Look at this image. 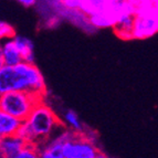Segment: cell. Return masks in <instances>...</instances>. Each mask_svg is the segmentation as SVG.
Masks as SVG:
<instances>
[{"mask_svg": "<svg viewBox=\"0 0 158 158\" xmlns=\"http://www.w3.org/2000/svg\"><path fill=\"white\" fill-rule=\"evenodd\" d=\"M10 91H26L44 98V77L34 63L20 62L17 65H0V94Z\"/></svg>", "mask_w": 158, "mask_h": 158, "instance_id": "obj_1", "label": "cell"}, {"mask_svg": "<svg viewBox=\"0 0 158 158\" xmlns=\"http://www.w3.org/2000/svg\"><path fill=\"white\" fill-rule=\"evenodd\" d=\"M26 121L33 133L34 140L38 146H41L53 137L54 133L62 126L60 118L43 102L39 103L33 108Z\"/></svg>", "mask_w": 158, "mask_h": 158, "instance_id": "obj_2", "label": "cell"}, {"mask_svg": "<svg viewBox=\"0 0 158 158\" xmlns=\"http://www.w3.org/2000/svg\"><path fill=\"white\" fill-rule=\"evenodd\" d=\"M42 100V96L26 91H10L0 94V111L11 114L23 122Z\"/></svg>", "mask_w": 158, "mask_h": 158, "instance_id": "obj_3", "label": "cell"}, {"mask_svg": "<svg viewBox=\"0 0 158 158\" xmlns=\"http://www.w3.org/2000/svg\"><path fill=\"white\" fill-rule=\"evenodd\" d=\"M158 33V9L154 2L139 6L135 13L134 39L144 40Z\"/></svg>", "mask_w": 158, "mask_h": 158, "instance_id": "obj_4", "label": "cell"}, {"mask_svg": "<svg viewBox=\"0 0 158 158\" xmlns=\"http://www.w3.org/2000/svg\"><path fill=\"white\" fill-rule=\"evenodd\" d=\"M64 158H101L105 155L101 154L98 148L86 135L75 133L71 139L63 146Z\"/></svg>", "mask_w": 158, "mask_h": 158, "instance_id": "obj_5", "label": "cell"}, {"mask_svg": "<svg viewBox=\"0 0 158 158\" xmlns=\"http://www.w3.org/2000/svg\"><path fill=\"white\" fill-rule=\"evenodd\" d=\"M77 132L63 131L56 136L51 137L44 144L39 146V157L41 158H64L63 146L69 139H71Z\"/></svg>", "mask_w": 158, "mask_h": 158, "instance_id": "obj_6", "label": "cell"}, {"mask_svg": "<svg viewBox=\"0 0 158 158\" xmlns=\"http://www.w3.org/2000/svg\"><path fill=\"white\" fill-rule=\"evenodd\" d=\"M134 22H135V8L128 1L126 5L125 11L122 13L114 24V33L122 40H132L134 39Z\"/></svg>", "mask_w": 158, "mask_h": 158, "instance_id": "obj_7", "label": "cell"}, {"mask_svg": "<svg viewBox=\"0 0 158 158\" xmlns=\"http://www.w3.org/2000/svg\"><path fill=\"white\" fill-rule=\"evenodd\" d=\"M27 142L18 135L0 138V157L2 158H18Z\"/></svg>", "mask_w": 158, "mask_h": 158, "instance_id": "obj_8", "label": "cell"}, {"mask_svg": "<svg viewBox=\"0 0 158 158\" xmlns=\"http://www.w3.org/2000/svg\"><path fill=\"white\" fill-rule=\"evenodd\" d=\"M22 56L19 52L15 40L8 39L1 45L0 50V65H17L22 62Z\"/></svg>", "mask_w": 158, "mask_h": 158, "instance_id": "obj_9", "label": "cell"}, {"mask_svg": "<svg viewBox=\"0 0 158 158\" xmlns=\"http://www.w3.org/2000/svg\"><path fill=\"white\" fill-rule=\"evenodd\" d=\"M22 121L16 116L0 111V138L16 135L21 126Z\"/></svg>", "mask_w": 158, "mask_h": 158, "instance_id": "obj_10", "label": "cell"}, {"mask_svg": "<svg viewBox=\"0 0 158 158\" xmlns=\"http://www.w3.org/2000/svg\"><path fill=\"white\" fill-rule=\"evenodd\" d=\"M89 21L95 29H105V28H113L114 24L116 23V19L107 10L103 9L89 17Z\"/></svg>", "mask_w": 158, "mask_h": 158, "instance_id": "obj_11", "label": "cell"}, {"mask_svg": "<svg viewBox=\"0 0 158 158\" xmlns=\"http://www.w3.org/2000/svg\"><path fill=\"white\" fill-rule=\"evenodd\" d=\"M13 40L16 42L19 52L21 54L22 60L28 63H34V49L31 40L21 37V35H16Z\"/></svg>", "mask_w": 158, "mask_h": 158, "instance_id": "obj_12", "label": "cell"}, {"mask_svg": "<svg viewBox=\"0 0 158 158\" xmlns=\"http://www.w3.org/2000/svg\"><path fill=\"white\" fill-rule=\"evenodd\" d=\"M105 8V0H80L79 10L87 17Z\"/></svg>", "mask_w": 158, "mask_h": 158, "instance_id": "obj_13", "label": "cell"}, {"mask_svg": "<svg viewBox=\"0 0 158 158\" xmlns=\"http://www.w3.org/2000/svg\"><path fill=\"white\" fill-rule=\"evenodd\" d=\"M129 0H105V10H107L116 19L119 18L122 13L125 11L126 5Z\"/></svg>", "mask_w": 158, "mask_h": 158, "instance_id": "obj_14", "label": "cell"}, {"mask_svg": "<svg viewBox=\"0 0 158 158\" xmlns=\"http://www.w3.org/2000/svg\"><path fill=\"white\" fill-rule=\"evenodd\" d=\"M64 119H65L66 124L69 125V127L77 133H82L83 132V125H82L81 121H80L79 116L74 113L73 111H66L64 113Z\"/></svg>", "mask_w": 158, "mask_h": 158, "instance_id": "obj_15", "label": "cell"}, {"mask_svg": "<svg viewBox=\"0 0 158 158\" xmlns=\"http://www.w3.org/2000/svg\"><path fill=\"white\" fill-rule=\"evenodd\" d=\"M39 157V146L37 144L27 143L23 149L20 152L18 158H37Z\"/></svg>", "mask_w": 158, "mask_h": 158, "instance_id": "obj_16", "label": "cell"}, {"mask_svg": "<svg viewBox=\"0 0 158 158\" xmlns=\"http://www.w3.org/2000/svg\"><path fill=\"white\" fill-rule=\"evenodd\" d=\"M0 37L2 39H12L16 37V31L13 29V27L5 21L0 22Z\"/></svg>", "mask_w": 158, "mask_h": 158, "instance_id": "obj_17", "label": "cell"}, {"mask_svg": "<svg viewBox=\"0 0 158 158\" xmlns=\"http://www.w3.org/2000/svg\"><path fill=\"white\" fill-rule=\"evenodd\" d=\"M19 3H21L24 7H32L35 3V0H17Z\"/></svg>", "mask_w": 158, "mask_h": 158, "instance_id": "obj_18", "label": "cell"}, {"mask_svg": "<svg viewBox=\"0 0 158 158\" xmlns=\"http://www.w3.org/2000/svg\"><path fill=\"white\" fill-rule=\"evenodd\" d=\"M49 27H50V28H56V27H54V24H53V22H60V19L59 18H56V17H54V18H52V19H49Z\"/></svg>", "mask_w": 158, "mask_h": 158, "instance_id": "obj_19", "label": "cell"}, {"mask_svg": "<svg viewBox=\"0 0 158 158\" xmlns=\"http://www.w3.org/2000/svg\"><path fill=\"white\" fill-rule=\"evenodd\" d=\"M60 1H61V0H60Z\"/></svg>", "mask_w": 158, "mask_h": 158, "instance_id": "obj_20", "label": "cell"}]
</instances>
